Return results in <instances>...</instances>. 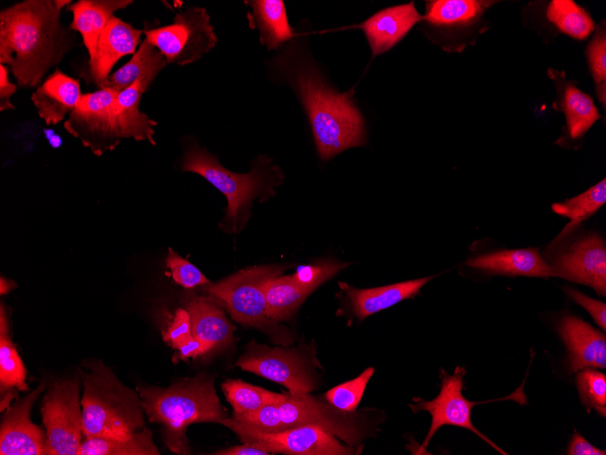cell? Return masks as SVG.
Masks as SVG:
<instances>
[{"instance_id": "d6986e66", "label": "cell", "mask_w": 606, "mask_h": 455, "mask_svg": "<svg viewBox=\"0 0 606 455\" xmlns=\"http://www.w3.org/2000/svg\"><path fill=\"white\" fill-rule=\"evenodd\" d=\"M558 331L568 350L571 372L606 367V339L601 331L573 315L562 317Z\"/></svg>"}, {"instance_id": "44dd1931", "label": "cell", "mask_w": 606, "mask_h": 455, "mask_svg": "<svg viewBox=\"0 0 606 455\" xmlns=\"http://www.w3.org/2000/svg\"><path fill=\"white\" fill-rule=\"evenodd\" d=\"M421 20L422 15L410 2L382 9L355 27L363 30L372 55L376 56L393 48Z\"/></svg>"}, {"instance_id": "277c9868", "label": "cell", "mask_w": 606, "mask_h": 455, "mask_svg": "<svg viewBox=\"0 0 606 455\" xmlns=\"http://www.w3.org/2000/svg\"><path fill=\"white\" fill-rule=\"evenodd\" d=\"M84 367L88 370L81 371L84 439H129L144 430V411L137 391L125 386L102 361H85Z\"/></svg>"}, {"instance_id": "d6a6232c", "label": "cell", "mask_w": 606, "mask_h": 455, "mask_svg": "<svg viewBox=\"0 0 606 455\" xmlns=\"http://www.w3.org/2000/svg\"><path fill=\"white\" fill-rule=\"evenodd\" d=\"M162 62H167L164 56L145 38L130 61L111 74L101 88L122 92L151 67Z\"/></svg>"}, {"instance_id": "7402d4cb", "label": "cell", "mask_w": 606, "mask_h": 455, "mask_svg": "<svg viewBox=\"0 0 606 455\" xmlns=\"http://www.w3.org/2000/svg\"><path fill=\"white\" fill-rule=\"evenodd\" d=\"M185 309L190 314L192 334L202 343L205 354L232 343L235 326L214 298L193 295L186 301Z\"/></svg>"}, {"instance_id": "5bb4252c", "label": "cell", "mask_w": 606, "mask_h": 455, "mask_svg": "<svg viewBox=\"0 0 606 455\" xmlns=\"http://www.w3.org/2000/svg\"><path fill=\"white\" fill-rule=\"evenodd\" d=\"M465 373V369L460 366L455 368L453 375L441 369V389L437 397L431 401L415 398V404L409 405L414 411L426 410L432 417L431 426L422 448L425 449L428 446L429 441L439 428L444 425H453L473 431L500 453L507 454L473 425L471 420L472 408L485 401H472L464 397L462 391Z\"/></svg>"}, {"instance_id": "74e56055", "label": "cell", "mask_w": 606, "mask_h": 455, "mask_svg": "<svg viewBox=\"0 0 606 455\" xmlns=\"http://www.w3.org/2000/svg\"><path fill=\"white\" fill-rule=\"evenodd\" d=\"M585 56L587 64L596 86L606 84V25L602 20L595 25Z\"/></svg>"}, {"instance_id": "f6af8a7d", "label": "cell", "mask_w": 606, "mask_h": 455, "mask_svg": "<svg viewBox=\"0 0 606 455\" xmlns=\"http://www.w3.org/2000/svg\"><path fill=\"white\" fill-rule=\"evenodd\" d=\"M178 351V359L180 360H187L190 358H197L199 356H201L205 354V349L202 345V343L197 340L195 337L181 347Z\"/></svg>"}, {"instance_id": "f546056e", "label": "cell", "mask_w": 606, "mask_h": 455, "mask_svg": "<svg viewBox=\"0 0 606 455\" xmlns=\"http://www.w3.org/2000/svg\"><path fill=\"white\" fill-rule=\"evenodd\" d=\"M152 432L145 428L129 439L92 437L83 439L78 455H160Z\"/></svg>"}, {"instance_id": "5b68a950", "label": "cell", "mask_w": 606, "mask_h": 455, "mask_svg": "<svg viewBox=\"0 0 606 455\" xmlns=\"http://www.w3.org/2000/svg\"><path fill=\"white\" fill-rule=\"evenodd\" d=\"M284 393L283 400L256 412L232 414L228 419L242 428L262 433L306 425L318 426L350 446L358 444L372 431L367 418L361 414L341 411L310 392Z\"/></svg>"}, {"instance_id": "ffe728a7", "label": "cell", "mask_w": 606, "mask_h": 455, "mask_svg": "<svg viewBox=\"0 0 606 455\" xmlns=\"http://www.w3.org/2000/svg\"><path fill=\"white\" fill-rule=\"evenodd\" d=\"M548 75L555 86L558 109L565 117V137L572 142L579 141L601 114L592 98L569 80L564 72L549 68Z\"/></svg>"}, {"instance_id": "bcb514c9", "label": "cell", "mask_w": 606, "mask_h": 455, "mask_svg": "<svg viewBox=\"0 0 606 455\" xmlns=\"http://www.w3.org/2000/svg\"><path fill=\"white\" fill-rule=\"evenodd\" d=\"M18 390L13 389L0 392V411L3 413L11 404V402L18 398Z\"/></svg>"}, {"instance_id": "b9f144b4", "label": "cell", "mask_w": 606, "mask_h": 455, "mask_svg": "<svg viewBox=\"0 0 606 455\" xmlns=\"http://www.w3.org/2000/svg\"><path fill=\"white\" fill-rule=\"evenodd\" d=\"M9 67L0 64V111L14 110L15 107L11 97L15 94L17 87L8 78Z\"/></svg>"}, {"instance_id": "4fadbf2b", "label": "cell", "mask_w": 606, "mask_h": 455, "mask_svg": "<svg viewBox=\"0 0 606 455\" xmlns=\"http://www.w3.org/2000/svg\"><path fill=\"white\" fill-rule=\"evenodd\" d=\"M236 366L286 387L292 393L316 389L314 372L296 349L269 347L250 341Z\"/></svg>"}, {"instance_id": "6da1fadb", "label": "cell", "mask_w": 606, "mask_h": 455, "mask_svg": "<svg viewBox=\"0 0 606 455\" xmlns=\"http://www.w3.org/2000/svg\"><path fill=\"white\" fill-rule=\"evenodd\" d=\"M70 0H24L0 12V64L18 86L38 87L47 72L73 47L75 35L61 24Z\"/></svg>"}, {"instance_id": "484cf974", "label": "cell", "mask_w": 606, "mask_h": 455, "mask_svg": "<svg viewBox=\"0 0 606 455\" xmlns=\"http://www.w3.org/2000/svg\"><path fill=\"white\" fill-rule=\"evenodd\" d=\"M432 278L425 277L368 289H357L345 283L340 284L346 292L355 315L363 320L405 299L413 298Z\"/></svg>"}, {"instance_id": "4dcf8cb0", "label": "cell", "mask_w": 606, "mask_h": 455, "mask_svg": "<svg viewBox=\"0 0 606 455\" xmlns=\"http://www.w3.org/2000/svg\"><path fill=\"white\" fill-rule=\"evenodd\" d=\"M269 316L275 321L289 320L308 296L291 275H277L264 285Z\"/></svg>"}, {"instance_id": "9c48e42d", "label": "cell", "mask_w": 606, "mask_h": 455, "mask_svg": "<svg viewBox=\"0 0 606 455\" xmlns=\"http://www.w3.org/2000/svg\"><path fill=\"white\" fill-rule=\"evenodd\" d=\"M143 34L168 64L179 65L200 60L218 42L209 14L197 6L177 13L171 24L144 29Z\"/></svg>"}, {"instance_id": "e0dca14e", "label": "cell", "mask_w": 606, "mask_h": 455, "mask_svg": "<svg viewBox=\"0 0 606 455\" xmlns=\"http://www.w3.org/2000/svg\"><path fill=\"white\" fill-rule=\"evenodd\" d=\"M167 64V62H162L153 65L133 84L119 93L113 106V117L122 139L133 138L136 141H148L153 145L156 143L153 136L157 122L141 112L139 104L142 94Z\"/></svg>"}, {"instance_id": "30bf717a", "label": "cell", "mask_w": 606, "mask_h": 455, "mask_svg": "<svg viewBox=\"0 0 606 455\" xmlns=\"http://www.w3.org/2000/svg\"><path fill=\"white\" fill-rule=\"evenodd\" d=\"M494 2L434 0L425 2V31L447 52H461L485 30L487 9Z\"/></svg>"}, {"instance_id": "f1b7e54d", "label": "cell", "mask_w": 606, "mask_h": 455, "mask_svg": "<svg viewBox=\"0 0 606 455\" xmlns=\"http://www.w3.org/2000/svg\"><path fill=\"white\" fill-rule=\"evenodd\" d=\"M606 202V180L602 179L595 185L590 187L583 193L572 198L552 204V210L570 219L552 245L561 242L569 235L582 222L593 215Z\"/></svg>"}, {"instance_id": "83f0119b", "label": "cell", "mask_w": 606, "mask_h": 455, "mask_svg": "<svg viewBox=\"0 0 606 455\" xmlns=\"http://www.w3.org/2000/svg\"><path fill=\"white\" fill-rule=\"evenodd\" d=\"M543 20L552 30L579 41L587 39L595 28L589 13L572 0H552L545 4Z\"/></svg>"}, {"instance_id": "7c38bea8", "label": "cell", "mask_w": 606, "mask_h": 455, "mask_svg": "<svg viewBox=\"0 0 606 455\" xmlns=\"http://www.w3.org/2000/svg\"><path fill=\"white\" fill-rule=\"evenodd\" d=\"M228 418L220 424L234 431L242 442L253 443L269 454L348 455L359 452L353 446L345 447L335 435L318 426L306 425L262 433L242 428Z\"/></svg>"}, {"instance_id": "3957f363", "label": "cell", "mask_w": 606, "mask_h": 455, "mask_svg": "<svg viewBox=\"0 0 606 455\" xmlns=\"http://www.w3.org/2000/svg\"><path fill=\"white\" fill-rule=\"evenodd\" d=\"M136 391L148 420L161 426L163 441L173 453L188 455L187 429L200 422L220 423L229 417L206 372L183 378L170 386H138Z\"/></svg>"}, {"instance_id": "2e32d148", "label": "cell", "mask_w": 606, "mask_h": 455, "mask_svg": "<svg viewBox=\"0 0 606 455\" xmlns=\"http://www.w3.org/2000/svg\"><path fill=\"white\" fill-rule=\"evenodd\" d=\"M554 276L606 293V248L602 238L591 233L570 245L550 264Z\"/></svg>"}, {"instance_id": "cb8c5ba5", "label": "cell", "mask_w": 606, "mask_h": 455, "mask_svg": "<svg viewBox=\"0 0 606 455\" xmlns=\"http://www.w3.org/2000/svg\"><path fill=\"white\" fill-rule=\"evenodd\" d=\"M466 265L493 274L548 278L552 267L536 249L502 250L471 258Z\"/></svg>"}, {"instance_id": "60d3db41", "label": "cell", "mask_w": 606, "mask_h": 455, "mask_svg": "<svg viewBox=\"0 0 606 455\" xmlns=\"http://www.w3.org/2000/svg\"><path fill=\"white\" fill-rule=\"evenodd\" d=\"M565 292L590 313L602 331L606 330V305L604 302L592 299L582 292L572 288H565Z\"/></svg>"}, {"instance_id": "d4e9b609", "label": "cell", "mask_w": 606, "mask_h": 455, "mask_svg": "<svg viewBox=\"0 0 606 455\" xmlns=\"http://www.w3.org/2000/svg\"><path fill=\"white\" fill-rule=\"evenodd\" d=\"M132 3V0H78L66 7L73 14L69 28L81 34L89 60L95 55L99 38L114 13Z\"/></svg>"}, {"instance_id": "d590c367", "label": "cell", "mask_w": 606, "mask_h": 455, "mask_svg": "<svg viewBox=\"0 0 606 455\" xmlns=\"http://www.w3.org/2000/svg\"><path fill=\"white\" fill-rule=\"evenodd\" d=\"M374 371L373 367L366 369L357 378L328 390L324 398L341 411L355 412Z\"/></svg>"}, {"instance_id": "7bdbcfd3", "label": "cell", "mask_w": 606, "mask_h": 455, "mask_svg": "<svg viewBox=\"0 0 606 455\" xmlns=\"http://www.w3.org/2000/svg\"><path fill=\"white\" fill-rule=\"evenodd\" d=\"M567 454L569 455H605L606 451L600 450L586 440L580 433L574 430L570 441Z\"/></svg>"}, {"instance_id": "8d00e7d4", "label": "cell", "mask_w": 606, "mask_h": 455, "mask_svg": "<svg viewBox=\"0 0 606 455\" xmlns=\"http://www.w3.org/2000/svg\"><path fill=\"white\" fill-rule=\"evenodd\" d=\"M347 263L325 260L312 264L299 265L291 274L295 283L308 295L318 286L343 270Z\"/></svg>"}, {"instance_id": "f35d334b", "label": "cell", "mask_w": 606, "mask_h": 455, "mask_svg": "<svg viewBox=\"0 0 606 455\" xmlns=\"http://www.w3.org/2000/svg\"><path fill=\"white\" fill-rule=\"evenodd\" d=\"M166 266L170 269L174 282L190 289L210 283L209 279L192 263L169 248Z\"/></svg>"}, {"instance_id": "836d02e7", "label": "cell", "mask_w": 606, "mask_h": 455, "mask_svg": "<svg viewBox=\"0 0 606 455\" xmlns=\"http://www.w3.org/2000/svg\"><path fill=\"white\" fill-rule=\"evenodd\" d=\"M27 371L9 333H0V392L16 389L29 391Z\"/></svg>"}, {"instance_id": "ab89813d", "label": "cell", "mask_w": 606, "mask_h": 455, "mask_svg": "<svg viewBox=\"0 0 606 455\" xmlns=\"http://www.w3.org/2000/svg\"><path fill=\"white\" fill-rule=\"evenodd\" d=\"M193 338L189 312L183 308L176 310L172 321L163 334L164 341L178 350Z\"/></svg>"}, {"instance_id": "603a6c76", "label": "cell", "mask_w": 606, "mask_h": 455, "mask_svg": "<svg viewBox=\"0 0 606 455\" xmlns=\"http://www.w3.org/2000/svg\"><path fill=\"white\" fill-rule=\"evenodd\" d=\"M81 96L79 81L55 68L32 94L31 100L39 117L47 125H55L75 109Z\"/></svg>"}, {"instance_id": "c3c4849f", "label": "cell", "mask_w": 606, "mask_h": 455, "mask_svg": "<svg viewBox=\"0 0 606 455\" xmlns=\"http://www.w3.org/2000/svg\"><path fill=\"white\" fill-rule=\"evenodd\" d=\"M15 287H16V284L13 280L1 277V279H0V293L2 295L9 293V292H11Z\"/></svg>"}, {"instance_id": "e575fe53", "label": "cell", "mask_w": 606, "mask_h": 455, "mask_svg": "<svg viewBox=\"0 0 606 455\" xmlns=\"http://www.w3.org/2000/svg\"><path fill=\"white\" fill-rule=\"evenodd\" d=\"M576 385L580 399L587 408L606 416V376L593 368L578 371Z\"/></svg>"}, {"instance_id": "4316f807", "label": "cell", "mask_w": 606, "mask_h": 455, "mask_svg": "<svg viewBox=\"0 0 606 455\" xmlns=\"http://www.w3.org/2000/svg\"><path fill=\"white\" fill-rule=\"evenodd\" d=\"M251 6L250 25L259 30V40L269 50L277 49L294 34L290 27L284 2L281 0H254L245 2Z\"/></svg>"}, {"instance_id": "7dc6e473", "label": "cell", "mask_w": 606, "mask_h": 455, "mask_svg": "<svg viewBox=\"0 0 606 455\" xmlns=\"http://www.w3.org/2000/svg\"><path fill=\"white\" fill-rule=\"evenodd\" d=\"M44 135L46 139L48 140L49 144L56 149L59 148L62 144V139L61 137L55 133L54 131L51 129L44 130Z\"/></svg>"}, {"instance_id": "ac0fdd59", "label": "cell", "mask_w": 606, "mask_h": 455, "mask_svg": "<svg viewBox=\"0 0 606 455\" xmlns=\"http://www.w3.org/2000/svg\"><path fill=\"white\" fill-rule=\"evenodd\" d=\"M142 30L112 16L103 31L96 54L89 60V76L100 89L114 64L123 56L133 54L141 42Z\"/></svg>"}, {"instance_id": "52a82bcc", "label": "cell", "mask_w": 606, "mask_h": 455, "mask_svg": "<svg viewBox=\"0 0 606 455\" xmlns=\"http://www.w3.org/2000/svg\"><path fill=\"white\" fill-rule=\"evenodd\" d=\"M286 268L280 265L249 267L214 284L210 283L204 290L210 296L220 301L234 321L259 330L277 331L280 328L269 316L264 285Z\"/></svg>"}, {"instance_id": "8992f818", "label": "cell", "mask_w": 606, "mask_h": 455, "mask_svg": "<svg viewBox=\"0 0 606 455\" xmlns=\"http://www.w3.org/2000/svg\"><path fill=\"white\" fill-rule=\"evenodd\" d=\"M181 170L200 174L226 196L228 207L222 229L228 232H239L244 227L251 202L272 194L281 177L279 169L271 165L268 157L259 156L249 173H237L224 168L216 156L198 144L186 150Z\"/></svg>"}, {"instance_id": "ee69618b", "label": "cell", "mask_w": 606, "mask_h": 455, "mask_svg": "<svg viewBox=\"0 0 606 455\" xmlns=\"http://www.w3.org/2000/svg\"><path fill=\"white\" fill-rule=\"evenodd\" d=\"M214 455H269V453L263 449L250 442H243L241 445H236L225 450H220L212 453Z\"/></svg>"}, {"instance_id": "7a4b0ae2", "label": "cell", "mask_w": 606, "mask_h": 455, "mask_svg": "<svg viewBox=\"0 0 606 455\" xmlns=\"http://www.w3.org/2000/svg\"><path fill=\"white\" fill-rule=\"evenodd\" d=\"M308 117L318 155L323 160L366 141L362 114L353 100V90L340 94L330 88L308 62L296 57L280 59Z\"/></svg>"}, {"instance_id": "8fae6325", "label": "cell", "mask_w": 606, "mask_h": 455, "mask_svg": "<svg viewBox=\"0 0 606 455\" xmlns=\"http://www.w3.org/2000/svg\"><path fill=\"white\" fill-rule=\"evenodd\" d=\"M120 92L100 88L82 94L64 122V129L96 156L112 151L122 142L114 122L113 106Z\"/></svg>"}, {"instance_id": "ba28073f", "label": "cell", "mask_w": 606, "mask_h": 455, "mask_svg": "<svg viewBox=\"0 0 606 455\" xmlns=\"http://www.w3.org/2000/svg\"><path fill=\"white\" fill-rule=\"evenodd\" d=\"M81 376L53 381L43 398L41 414L50 455H78L84 438Z\"/></svg>"}, {"instance_id": "9a60e30c", "label": "cell", "mask_w": 606, "mask_h": 455, "mask_svg": "<svg viewBox=\"0 0 606 455\" xmlns=\"http://www.w3.org/2000/svg\"><path fill=\"white\" fill-rule=\"evenodd\" d=\"M43 380L22 399H16L4 412L0 421L1 455H50L46 431L30 418L31 409L45 390Z\"/></svg>"}, {"instance_id": "1f68e13d", "label": "cell", "mask_w": 606, "mask_h": 455, "mask_svg": "<svg viewBox=\"0 0 606 455\" xmlns=\"http://www.w3.org/2000/svg\"><path fill=\"white\" fill-rule=\"evenodd\" d=\"M226 400L233 409V414L253 413L266 405L276 403L285 398V393L269 391L241 380L229 379L221 384Z\"/></svg>"}]
</instances>
